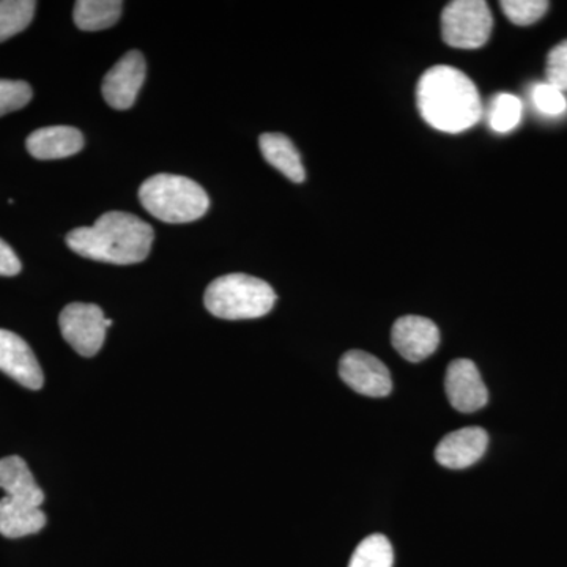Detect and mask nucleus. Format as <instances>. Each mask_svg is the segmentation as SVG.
I'll list each match as a JSON object with an SVG mask.
<instances>
[{
    "label": "nucleus",
    "instance_id": "obj_1",
    "mask_svg": "<svg viewBox=\"0 0 567 567\" xmlns=\"http://www.w3.org/2000/svg\"><path fill=\"white\" fill-rule=\"evenodd\" d=\"M416 103L425 123L443 133L465 132L483 115L475 82L454 66L425 70L417 82Z\"/></svg>",
    "mask_w": 567,
    "mask_h": 567
},
{
    "label": "nucleus",
    "instance_id": "obj_22",
    "mask_svg": "<svg viewBox=\"0 0 567 567\" xmlns=\"http://www.w3.org/2000/svg\"><path fill=\"white\" fill-rule=\"evenodd\" d=\"M507 20L517 25L535 24L547 13L550 3L546 0H505L499 2Z\"/></svg>",
    "mask_w": 567,
    "mask_h": 567
},
{
    "label": "nucleus",
    "instance_id": "obj_19",
    "mask_svg": "<svg viewBox=\"0 0 567 567\" xmlns=\"http://www.w3.org/2000/svg\"><path fill=\"white\" fill-rule=\"evenodd\" d=\"M393 546L388 537L371 535L353 551L349 567H393Z\"/></svg>",
    "mask_w": 567,
    "mask_h": 567
},
{
    "label": "nucleus",
    "instance_id": "obj_9",
    "mask_svg": "<svg viewBox=\"0 0 567 567\" xmlns=\"http://www.w3.org/2000/svg\"><path fill=\"white\" fill-rule=\"evenodd\" d=\"M445 390L450 404L461 413L480 412L488 402L483 377L476 364L465 358H458L447 365Z\"/></svg>",
    "mask_w": 567,
    "mask_h": 567
},
{
    "label": "nucleus",
    "instance_id": "obj_24",
    "mask_svg": "<svg viewBox=\"0 0 567 567\" xmlns=\"http://www.w3.org/2000/svg\"><path fill=\"white\" fill-rule=\"evenodd\" d=\"M546 76L548 84L567 93V40L548 52Z\"/></svg>",
    "mask_w": 567,
    "mask_h": 567
},
{
    "label": "nucleus",
    "instance_id": "obj_17",
    "mask_svg": "<svg viewBox=\"0 0 567 567\" xmlns=\"http://www.w3.org/2000/svg\"><path fill=\"white\" fill-rule=\"evenodd\" d=\"M122 10L121 0H78L73 10L74 24L81 31H103L121 20Z\"/></svg>",
    "mask_w": 567,
    "mask_h": 567
},
{
    "label": "nucleus",
    "instance_id": "obj_12",
    "mask_svg": "<svg viewBox=\"0 0 567 567\" xmlns=\"http://www.w3.org/2000/svg\"><path fill=\"white\" fill-rule=\"evenodd\" d=\"M488 446V435L483 427H465L451 432L435 450L440 465L451 470L472 466L484 456Z\"/></svg>",
    "mask_w": 567,
    "mask_h": 567
},
{
    "label": "nucleus",
    "instance_id": "obj_15",
    "mask_svg": "<svg viewBox=\"0 0 567 567\" xmlns=\"http://www.w3.org/2000/svg\"><path fill=\"white\" fill-rule=\"evenodd\" d=\"M260 152L275 169L286 175L289 181L303 183L306 178L305 166L301 163L300 152L293 142L281 133H264L259 140Z\"/></svg>",
    "mask_w": 567,
    "mask_h": 567
},
{
    "label": "nucleus",
    "instance_id": "obj_14",
    "mask_svg": "<svg viewBox=\"0 0 567 567\" xmlns=\"http://www.w3.org/2000/svg\"><path fill=\"white\" fill-rule=\"evenodd\" d=\"M0 488L7 498L24 505L40 507L44 502L43 491L33 480L31 470L21 457L0 458Z\"/></svg>",
    "mask_w": 567,
    "mask_h": 567
},
{
    "label": "nucleus",
    "instance_id": "obj_11",
    "mask_svg": "<svg viewBox=\"0 0 567 567\" xmlns=\"http://www.w3.org/2000/svg\"><path fill=\"white\" fill-rule=\"evenodd\" d=\"M0 371L29 390L43 386V371L31 347L20 336L7 330H0Z\"/></svg>",
    "mask_w": 567,
    "mask_h": 567
},
{
    "label": "nucleus",
    "instance_id": "obj_18",
    "mask_svg": "<svg viewBox=\"0 0 567 567\" xmlns=\"http://www.w3.org/2000/svg\"><path fill=\"white\" fill-rule=\"evenodd\" d=\"M37 2L0 0V43L24 31L33 20Z\"/></svg>",
    "mask_w": 567,
    "mask_h": 567
},
{
    "label": "nucleus",
    "instance_id": "obj_16",
    "mask_svg": "<svg viewBox=\"0 0 567 567\" xmlns=\"http://www.w3.org/2000/svg\"><path fill=\"white\" fill-rule=\"evenodd\" d=\"M47 525V516L40 507L13 502L3 496L0 499V535L17 539L35 535Z\"/></svg>",
    "mask_w": 567,
    "mask_h": 567
},
{
    "label": "nucleus",
    "instance_id": "obj_2",
    "mask_svg": "<svg viewBox=\"0 0 567 567\" xmlns=\"http://www.w3.org/2000/svg\"><path fill=\"white\" fill-rule=\"evenodd\" d=\"M153 244L151 224L132 213L107 212L91 227L66 235L71 251L85 259L114 265L140 264L147 259Z\"/></svg>",
    "mask_w": 567,
    "mask_h": 567
},
{
    "label": "nucleus",
    "instance_id": "obj_23",
    "mask_svg": "<svg viewBox=\"0 0 567 567\" xmlns=\"http://www.w3.org/2000/svg\"><path fill=\"white\" fill-rule=\"evenodd\" d=\"M32 100V87L24 81L0 80V117L20 111Z\"/></svg>",
    "mask_w": 567,
    "mask_h": 567
},
{
    "label": "nucleus",
    "instance_id": "obj_8",
    "mask_svg": "<svg viewBox=\"0 0 567 567\" xmlns=\"http://www.w3.org/2000/svg\"><path fill=\"white\" fill-rule=\"evenodd\" d=\"M145 73L147 65L142 52H126L104 76L102 91L106 103L114 110H130L144 84Z\"/></svg>",
    "mask_w": 567,
    "mask_h": 567
},
{
    "label": "nucleus",
    "instance_id": "obj_13",
    "mask_svg": "<svg viewBox=\"0 0 567 567\" xmlns=\"http://www.w3.org/2000/svg\"><path fill=\"white\" fill-rule=\"evenodd\" d=\"M25 147L37 159L69 158L82 151L84 136L73 126H47L33 132L25 141Z\"/></svg>",
    "mask_w": 567,
    "mask_h": 567
},
{
    "label": "nucleus",
    "instance_id": "obj_4",
    "mask_svg": "<svg viewBox=\"0 0 567 567\" xmlns=\"http://www.w3.org/2000/svg\"><path fill=\"white\" fill-rule=\"evenodd\" d=\"M204 303L218 319H259L274 309L276 293L262 279L234 274L215 279L205 290Z\"/></svg>",
    "mask_w": 567,
    "mask_h": 567
},
{
    "label": "nucleus",
    "instance_id": "obj_6",
    "mask_svg": "<svg viewBox=\"0 0 567 567\" xmlns=\"http://www.w3.org/2000/svg\"><path fill=\"white\" fill-rule=\"evenodd\" d=\"M112 320L104 317L100 306L71 303L59 317L63 339L82 357H95L102 350Z\"/></svg>",
    "mask_w": 567,
    "mask_h": 567
},
{
    "label": "nucleus",
    "instance_id": "obj_3",
    "mask_svg": "<svg viewBox=\"0 0 567 567\" xmlns=\"http://www.w3.org/2000/svg\"><path fill=\"white\" fill-rule=\"evenodd\" d=\"M140 200L151 215L169 224L196 221L210 207L208 194L199 183L174 174H156L147 178L142 183Z\"/></svg>",
    "mask_w": 567,
    "mask_h": 567
},
{
    "label": "nucleus",
    "instance_id": "obj_5",
    "mask_svg": "<svg viewBox=\"0 0 567 567\" xmlns=\"http://www.w3.org/2000/svg\"><path fill=\"white\" fill-rule=\"evenodd\" d=\"M494 17L484 0H456L442 13V35L457 50H477L491 39Z\"/></svg>",
    "mask_w": 567,
    "mask_h": 567
},
{
    "label": "nucleus",
    "instance_id": "obj_20",
    "mask_svg": "<svg viewBox=\"0 0 567 567\" xmlns=\"http://www.w3.org/2000/svg\"><path fill=\"white\" fill-rule=\"evenodd\" d=\"M524 104L513 93H498L491 103L488 125L496 133H509L522 121Z\"/></svg>",
    "mask_w": 567,
    "mask_h": 567
},
{
    "label": "nucleus",
    "instance_id": "obj_7",
    "mask_svg": "<svg viewBox=\"0 0 567 567\" xmlns=\"http://www.w3.org/2000/svg\"><path fill=\"white\" fill-rule=\"evenodd\" d=\"M339 375L353 391L368 398H385L393 391L386 365L363 350H350L341 358Z\"/></svg>",
    "mask_w": 567,
    "mask_h": 567
},
{
    "label": "nucleus",
    "instance_id": "obj_25",
    "mask_svg": "<svg viewBox=\"0 0 567 567\" xmlns=\"http://www.w3.org/2000/svg\"><path fill=\"white\" fill-rule=\"evenodd\" d=\"M21 268L20 257L0 238V276H17Z\"/></svg>",
    "mask_w": 567,
    "mask_h": 567
},
{
    "label": "nucleus",
    "instance_id": "obj_10",
    "mask_svg": "<svg viewBox=\"0 0 567 567\" xmlns=\"http://www.w3.org/2000/svg\"><path fill=\"white\" fill-rule=\"evenodd\" d=\"M391 342L406 361L420 363L439 349L440 330L431 319L405 316L395 320Z\"/></svg>",
    "mask_w": 567,
    "mask_h": 567
},
{
    "label": "nucleus",
    "instance_id": "obj_21",
    "mask_svg": "<svg viewBox=\"0 0 567 567\" xmlns=\"http://www.w3.org/2000/svg\"><path fill=\"white\" fill-rule=\"evenodd\" d=\"M532 102L536 111L546 117H561L567 112L566 93L548 82H537L532 89Z\"/></svg>",
    "mask_w": 567,
    "mask_h": 567
}]
</instances>
